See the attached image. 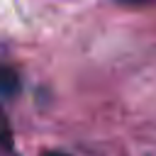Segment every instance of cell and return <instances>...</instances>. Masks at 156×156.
Returning <instances> with one entry per match:
<instances>
[{
    "mask_svg": "<svg viewBox=\"0 0 156 156\" xmlns=\"http://www.w3.org/2000/svg\"><path fill=\"white\" fill-rule=\"evenodd\" d=\"M49 156H66V154H49Z\"/></svg>",
    "mask_w": 156,
    "mask_h": 156,
    "instance_id": "3",
    "label": "cell"
},
{
    "mask_svg": "<svg viewBox=\"0 0 156 156\" xmlns=\"http://www.w3.org/2000/svg\"><path fill=\"white\" fill-rule=\"evenodd\" d=\"M115 2L129 5V7H141V5H151V2H156V0H115Z\"/></svg>",
    "mask_w": 156,
    "mask_h": 156,
    "instance_id": "2",
    "label": "cell"
},
{
    "mask_svg": "<svg viewBox=\"0 0 156 156\" xmlns=\"http://www.w3.org/2000/svg\"><path fill=\"white\" fill-rule=\"evenodd\" d=\"M15 88H17V76H15V71L0 66V95H10Z\"/></svg>",
    "mask_w": 156,
    "mask_h": 156,
    "instance_id": "1",
    "label": "cell"
}]
</instances>
